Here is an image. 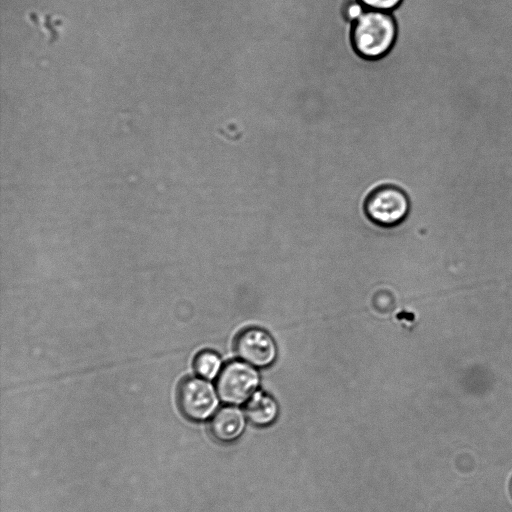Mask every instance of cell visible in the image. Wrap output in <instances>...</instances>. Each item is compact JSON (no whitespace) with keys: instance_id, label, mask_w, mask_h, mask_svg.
I'll list each match as a JSON object with an SVG mask.
<instances>
[{"instance_id":"1","label":"cell","mask_w":512,"mask_h":512,"mask_svg":"<svg viewBox=\"0 0 512 512\" xmlns=\"http://www.w3.org/2000/svg\"><path fill=\"white\" fill-rule=\"evenodd\" d=\"M398 36L395 18L388 12L365 10L352 22L350 40L354 52L365 60H379L394 47Z\"/></svg>"},{"instance_id":"2","label":"cell","mask_w":512,"mask_h":512,"mask_svg":"<svg viewBox=\"0 0 512 512\" xmlns=\"http://www.w3.org/2000/svg\"><path fill=\"white\" fill-rule=\"evenodd\" d=\"M410 207L406 191L390 184L373 189L364 203L367 217L381 227L399 225L407 218Z\"/></svg>"},{"instance_id":"3","label":"cell","mask_w":512,"mask_h":512,"mask_svg":"<svg viewBox=\"0 0 512 512\" xmlns=\"http://www.w3.org/2000/svg\"><path fill=\"white\" fill-rule=\"evenodd\" d=\"M259 384L258 368L239 359L223 366L217 377L216 389L224 403L237 406L246 403L258 390Z\"/></svg>"},{"instance_id":"4","label":"cell","mask_w":512,"mask_h":512,"mask_svg":"<svg viewBox=\"0 0 512 512\" xmlns=\"http://www.w3.org/2000/svg\"><path fill=\"white\" fill-rule=\"evenodd\" d=\"M218 392L202 377H188L178 387L177 400L182 413L190 420H205L216 412Z\"/></svg>"},{"instance_id":"5","label":"cell","mask_w":512,"mask_h":512,"mask_svg":"<svg viewBox=\"0 0 512 512\" xmlns=\"http://www.w3.org/2000/svg\"><path fill=\"white\" fill-rule=\"evenodd\" d=\"M234 348L240 360L258 369L271 366L278 355L274 338L266 330L257 327L243 330L237 336Z\"/></svg>"},{"instance_id":"6","label":"cell","mask_w":512,"mask_h":512,"mask_svg":"<svg viewBox=\"0 0 512 512\" xmlns=\"http://www.w3.org/2000/svg\"><path fill=\"white\" fill-rule=\"evenodd\" d=\"M244 411L236 405H227L214 413L210 421V432L220 442H233L238 439L246 425Z\"/></svg>"},{"instance_id":"7","label":"cell","mask_w":512,"mask_h":512,"mask_svg":"<svg viewBox=\"0 0 512 512\" xmlns=\"http://www.w3.org/2000/svg\"><path fill=\"white\" fill-rule=\"evenodd\" d=\"M244 413L253 425L266 427L278 417L279 407L270 394L257 390L245 403Z\"/></svg>"},{"instance_id":"8","label":"cell","mask_w":512,"mask_h":512,"mask_svg":"<svg viewBox=\"0 0 512 512\" xmlns=\"http://www.w3.org/2000/svg\"><path fill=\"white\" fill-rule=\"evenodd\" d=\"M223 369L221 357L214 351L204 350L194 359V370L207 380L217 378Z\"/></svg>"},{"instance_id":"9","label":"cell","mask_w":512,"mask_h":512,"mask_svg":"<svg viewBox=\"0 0 512 512\" xmlns=\"http://www.w3.org/2000/svg\"><path fill=\"white\" fill-rule=\"evenodd\" d=\"M366 10L389 12L396 9L403 0H358Z\"/></svg>"},{"instance_id":"10","label":"cell","mask_w":512,"mask_h":512,"mask_svg":"<svg viewBox=\"0 0 512 512\" xmlns=\"http://www.w3.org/2000/svg\"><path fill=\"white\" fill-rule=\"evenodd\" d=\"M366 9L362 6V4L357 1H348L344 3L342 8V15L346 21L354 22L356 19H358L361 14Z\"/></svg>"},{"instance_id":"11","label":"cell","mask_w":512,"mask_h":512,"mask_svg":"<svg viewBox=\"0 0 512 512\" xmlns=\"http://www.w3.org/2000/svg\"><path fill=\"white\" fill-rule=\"evenodd\" d=\"M511 487H512V485H511Z\"/></svg>"}]
</instances>
